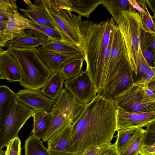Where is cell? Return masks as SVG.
I'll return each mask as SVG.
<instances>
[{"label": "cell", "instance_id": "cell-25", "mask_svg": "<svg viewBox=\"0 0 155 155\" xmlns=\"http://www.w3.org/2000/svg\"><path fill=\"white\" fill-rule=\"evenodd\" d=\"M101 4L109 12L114 20L120 12L134 9L128 0H103Z\"/></svg>", "mask_w": 155, "mask_h": 155}, {"label": "cell", "instance_id": "cell-38", "mask_svg": "<svg viewBox=\"0 0 155 155\" xmlns=\"http://www.w3.org/2000/svg\"><path fill=\"white\" fill-rule=\"evenodd\" d=\"M101 155H119L114 144H112Z\"/></svg>", "mask_w": 155, "mask_h": 155}, {"label": "cell", "instance_id": "cell-46", "mask_svg": "<svg viewBox=\"0 0 155 155\" xmlns=\"http://www.w3.org/2000/svg\"><path fill=\"white\" fill-rule=\"evenodd\" d=\"M3 79V78L0 73V80Z\"/></svg>", "mask_w": 155, "mask_h": 155}, {"label": "cell", "instance_id": "cell-44", "mask_svg": "<svg viewBox=\"0 0 155 155\" xmlns=\"http://www.w3.org/2000/svg\"><path fill=\"white\" fill-rule=\"evenodd\" d=\"M5 151L2 149L0 150V155H5Z\"/></svg>", "mask_w": 155, "mask_h": 155}, {"label": "cell", "instance_id": "cell-11", "mask_svg": "<svg viewBox=\"0 0 155 155\" xmlns=\"http://www.w3.org/2000/svg\"><path fill=\"white\" fill-rule=\"evenodd\" d=\"M17 101L34 110L50 112L54 108L56 101L44 96L40 90L25 89L15 93Z\"/></svg>", "mask_w": 155, "mask_h": 155}, {"label": "cell", "instance_id": "cell-3", "mask_svg": "<svg viewBox=\"0 0 155 155\" xmlns=\"http://www.w3.org/2000/svg\"><path fill=\"white\" fill-rule=\"evenodd\" d=\"M114 21L122 36L131 70L136 76L137 71L142 67L145 65H150L144 58L140 47L142 28L140 16L134 9L120 12Z\"/></svg>", "mask_w": 155, "mask_h": 155}, {"label": "cell", "instance_id": "cell-43", "mask_svg": "<svg viewBox=\"0 0 155 155\" xmlns=\"http://www.w3.org/2000/svg\"><path fill=\"white\" fill-rule=\"evenodd\" d=\"M49 152L50 155H75L73 153H69L62 152L49 151Z\"/></svg>", "mask_w": 155, "mask_h": 155}, {"label": "cell", "instance_id": "cell-27", "mask_svg": "<svg viewBox=\"0 0 155 155\" xmlns=\"http://www.w3.org/2000/svg\"><path fill=\"white\" fill-rule=\"evenodd\" d=\"M144 12L139 15L142 24L143 30L145 31L155 35V17L152 16L148 10L145 0H136Z\"/></svg>", "mask_w": 155, "mask_h": 155}, {"label": "cell", "instance_id": "cell-45", "mask_svg": "<svg viewBox=\"0 0 155 155\" xmlns=\"http://www.w3.org/2000/svg\"><path fill=\"white\" fill-rule=\"evenodd\" d=\"M4 50L2 48V47L0 46V54H1L3 51Z\"/></svg>", "mask_w": 155, "mask_h": 155}, {"label": "cell", "instance_id": "cell-9", "mask_svg": "<svg viewBox=\"0 0 155 155\" xmlns=\"http://www.w3.org/2000/svg\"><path fill=\"white\" fill-rule=\"evenodd\" d=\"M65 87L79 103L86 104L97 94L87 73L83 71L74 78L64 82Z\"/></svg>", "mask_w": 155, "mask_h": 155}, {"label": "cell", "instance_id": "cell-24", "mask_svg": "<svg viewBox=\"0 0 155 155\" xmlns=\"http://www.w3.org/2000/svg\"><path fill=\"white\" fill-rule=\"evenodd\" d=\"M40 47L47 51L66 54H73L80 52L76 46L61 40H49Z\"/></svg>", "mask_w": 155, "mask_h": 155}, {"label": "cell", "instance_id": "cell-22", "mask_svg": "<svg viewBox=\"0 0 155 155\" xmlns=\"http://www.w3.org/2000/svg\"><path fill=\"white\" fill-rule=\"evenodd\" d=\"M146 129L139 127L130 140L120 149L119 155H138L139 150L144 143Z\"/></svg>", "mask_w": 155, "mask_h": 155}, {"label": "cell", "instance_id": "cell-30", "mask_svg": "<svg viewBox=\"0 0 155 155\" xmlns=\"http://www.w3.org/2000/svg\"><path fill=\"white\" fill-rule=\"evenodd\" d=\"M31 23L33 28L32 29L45 35L48 38L49 40L63 41L61 35L58 31L40 25L34 21H31Z\"/></svg>", "mask_w": 155, "mask_h": 155}, {"label": "cell", "instance_id": "cell-15", "mask_svg": "<svg viewBox=\"0 0 155 155\" xmlns=\"http://www.w3.org/2000/svg\"><path fill=\"white\" fill-rule=\"evenodd\" d=\"M35 50L38 56L51 73L59 72L61 66L67 61L83 58L80 52L66 54L47 51L39 47L35 48Z\"/></svg>", "mask_w": 155, "mask_h": 155}, {"label": "cell", "instance_id": "cell-19", "mask_svg": "<svg viewBox=\"0 0 155 155\" xmlns=\"http://www.w3.org/2000/svg\"><path fill=\"white\" fill-rule=\"evenodd\" d=\"M65 81L64 77L60 72L52 73L40 91L48 98L56 101L64 89Z\"/></svg>", "mask_w": 155, "mask_h": 155}, {"label": "cell", "instance_id": "cell-34", "mask_svg": "<svg viewBox=\"0 0 155 155\" xmlns=\"http://www.w3.org/2000/svg\"><path fill=\"white\" fill-rule=\"evenodd\" d=\"M155 123L147 127L146 133L143 144H155Z\"/></svg>", "mask_w": 155, "mask_h": 155}, {"label": "cell", "instance_id": "cell-33", "mask_svg": "<svg viewBox=\"0 0 155 155\" xmlns=\"http://www.w3.org/2000/svg\"><path fill=\"white\" fill-rule=\"evenodd\" d=\"M111 144H104L99 146H91L79 155H101Z\"/></svg>", "mask_w": 155, "mask_h": 155}, {"label": "cell", "instance_id": "cell-26", "mask_svg": "<svg viewBox=\"0 0 155 155\" xmlns=\"http://www.w3.org/2000/svg\"><path fill=\"white\" fill-rule=\"evenodd\" d=\"M25 155H50L41 139L31 135L26 140Z\"/></svg>", "mask_w": 155, "mask_h": 155}, {"label": "cell", "instance_id": "cell-17", "mask_svg": "<svg viewBox=\"0 0 155 155\" xmlns=\"http://www.w3.org/2000/svg\"><path fill=\"white\" fill-rule=\"evenodd\" d=\"M103 0H53L60 8L77 13L78 15L89 18L91 14L101 4Z\"/></svg>", "mask_w": 155, "mask_h": 155}, {"label": "cell", "instance_id": "cell-41", "mask_svg": "<svg viewBox=\"0 0 155 155\" xmlns=\"http://www.w3.org/2000/svg\"><path fill=\"white\" fill-rule=\"evenodd\" d=\"M146 4L149 8L151 9L155 17V0H145Z\"/></svg>", "mask_w": 155, "mask_h": 155}, {"label": "cell", "instance_id": "cell-14", "mask_svg": "<svg viewBox=\"0 0 155 155\" xmlns=\"http://www.w3.org/2000/svg\"><path fill=\"white\" fill-rule=\"evenodd\" d=\"M49 40L45 35L33 29H28L8 41L5 47L12 50L35 48Z\"/></svg>", "mask_w": 155, "mask_h": 155}, {"label": "cell", "instance_id": "cell-39", "mask_svg": "<svg viewBox=\"0 0 155 155\" xmlns=\"http://www.w3.org/2000/svg\"><path fill=\"white\" fill-rule=\"evenodd\" d=\"M128 1L132 7L136 11L137 10V12L139 14L142 13L144 12V10L142 8L136 0H128Z\"/></svg>", "mask_w": 155, "mask_h": 155}, {"label": "cell", "instance_id": "cell-23", "mask_svg": "<svg viewBox=\"0 0 155 155\" xmlns=\"http://www.w3.org/2000/svg\"><path fill=\"white\" fill-rule=\"evenodd\" d=\"M84 61L83 58L69 60L62 65L59 72L62 74L65 80L71 79L79 75L83 71Z\"/></svg>", "mask_w": 155, "mask_h": 155}, {"label": "cell", "instance_id": "cell-21", "mask_svg": "<svg viewBox=\"0 0 155 155\" xmlns=\"http://www.w3.org/2000/svg\"><path fill=\"white\" fill-rule=\"evenodd\" d=\"M17 101L15 92L6 85L0 86V130Z\"/></svg>", "mask_w": 155, "mask_h": 155}, {"label": "cell", "instance_id": "cell-7", "mask_svg": "<svg viewBox=\"0 0 155 155\" xmlns=\"http://www.w3.org/2000/svg\"><path fill=\"white\" fill-rule=\"evenodd\" d=\"M34 110L17 101L4 120L0 130V150L2 149L18 133Z\"/></svg>", "mask_w": 155, "mask_h": 155}, {"label": "cell", "instance_id": "cell-16", "mask_svg": "<svg viewBox=\"0 0 155 155\" xmlns=\"http://www.w3.org/2000/svg\"><path fill=\"white\" fill-rule=\"evenodd\" d=\"M31 20L19 13L18 9H15L9 14L4 35L8 41L12 40L28 29L33 28Z\"/></svg>", "mask_w": 155, "mask_h": 155}, {"label": "cell", "instance_id": "cell-20", "mask_svg": "<svg viewBox=\"0 0 155 155\" xmlns=\"http://www.w3.org/2000/svg\"><path fill=\"white\" fill-rule=\"evenodd\" d=\"M33 128L31 135L42 139L52 121L53 115L51 112L34 110Z\"/></svg>", "mask_w": 155, "mask_h": 155}, {"label": "cell", "instance_id": "cell-31", "mask_svg": "<svg viewBox=\"0 0 155 155\" xmlns=\"http://www.w3.org/2000/svg\"><path fill=\"white\" fill-rule=\"evenodd\" d=\"M16 0H0V21L7 22L9 14L18 9Z\"/></svg>", "mask_w": 155, "mask_h": 155}, {"label": "cell", "instance_id": "cell-36", "mask_svg": "<svg viewBox=\"0 0 155 155\" xmlns=\"http://www.w3.org/2000/svg\"><path fill=\"white\" fill-rule=\"evenodd\" d=\"M138 154L140 155H155V144H143Z\"/></svg>", "mask_w": 155, "mask_h": 155}, {"label": "cell", "instance_id": "cell-8", "mask_svg": "<svg viewBox=\"0 0 155 155\" xmlns=\"http://www.w3.org/2000/svg\"><path fill=\"white\" fill-rule=\"evenodd\" d=\"M132 72L128 60L122 62L98 94L113 101L115 96L127 89L134 83Z\"/></svg>", "mask_w": 155, "mask_h": 155}, {"label": "cell", "instance_id": "cell-28", "mask_svg": "<svg viewBox=\"0 0 155 155\" xmlns=\"http://www.w3.org/2000/svg\"><path fill=\"white\" fill-rule=\"evenodd\" d=\"M140 47L143 55L146 61L152 67H155V52L151 48L148 42V33L141 30Z\"/></svg>", "mask_w": 155, "mask_h": 155}, {"label": "cell", "instance_id": "cell-13", "mask_svg": "<svg viewBox=\"0 0 155 155\" xmlns=\"http://www.w3.org/2000/svg\"><path fill=\"white\" fill-rule=\"evenodd\" d=\"M0 73L3 79L11 83L20 81L21 78V66L13 50L7 49L0 54Z\"/></svg>", "mask_w": 155, "mask_h": 155}, {"label": "cell", "instance_id": "cell-4", "mask_svg": "<svg viewBox=\"0 0 155 155\" xmlns=\"http://www.w3.org/2000/svg\"><path fill=\"white\" fill-rule=\"evenodd\" d=\"M21 71L20 85L25 89L40 90L51 73L42 62L35 48L13 50Z\"/></svg>", "mask_w": 155, "mask_h": 155}, {"label": "cell", "instance_id": "cell-35", "mask_svg": "<svg viewBox=\"0 0 155 155\" xmlns=\"http://www.w3.org/2000/svg\"><path fill=\"white\" fill-rule=\"evenodd\" d=\"M155 67H150L146 74L134 83L147 85L152 79L155 76Z\"/></svg>", "mask_w": 155, "mask_h": 155}, {"label": "cell", "instance_id": "cell-42", "mask_svg": "<svg viewBox=\"0 0 155 155\" xmlns=\"http://www.w3.org/2000/svg\"><path fill=\"white\" fill-rule=\"evenodd\" d=\"M148 88L155 93V76L154 77L147 85Z\"/></svg>", "mask_w": 155, "mask_h": 155}, {"label": "cell", "instance_id": "cell-18", "mask_svg": "<svg viewBox=\"0 0 155 155\" xmlns=\"http://www.w3.org/2000/svg\"><path fill=\"white\" fill-rule=\"evenodd\" d=\"M72 126V124L70 123L48 140L49 151L73 153L71 148Z\"/></svg>", "mask_w": 155, "mask_h": 155}, {"label": "cell", "instance_id": "cell-5", "mask_svg": "<svg viewBox=\"0 0 155 155\" xmlns=\"http://www.w3.org/2000/svg\"><path fill=\"white\" fill-rule=\"evenodd\" d=\"M48 12L54 20L63 41L79 49L82 42L79 29V15L69 10L60 8L53 0H43Z\"/></svg>", "mask_w": 155, "mask_h": 155}, {"label": "cell", "instance_id": "cell-2", "mask_svg": "<svg viewBox=\"0 0 155 155\" xmlns=\"http://www.w3.org/2000/svg\"><path fill=\"white\" fill-rule=\"evenodd\" d=\"M79 16L78 28L81 36L79 49L86 64L85 71L96 90L97 94L107 82L108 64L105 53L110 39L113 19L99 23L83 21Z\"/></svg>", "mask_w": 155, "mask_h": 155}, {"label": "cell", "instance_id": "cell-10", "mask_svg": "<svg viewBox=\"0 0 155 155\" xmlns=\"http://www.w3.org/2000/svg\"><path fill=\"white\" fill-rule=\"evenodd\" d=\"M154 123L155 111L131 112L117 107L116 131L132 127H147Z\"/></svg>", "mask_w": 155, "mask_h": 155}, {"label": "cell", "instance_id": "cell-37", "mask_svg": "<svg viewBox=\"0 0 155 155\" xmlns=\"http://www.w3.org/2000/svg\"><path fill=\"white\" fill-rule=\"evenodd\" d=\"M7 23V22L0 21V46L2 48L5 47L6 44L8 41L4 34Z\"/></svg>", "mask_w": 155, "mask_h": 155}, {"label": "cell", "instance_id": "cell-1", "mask_svg": "<svg viewBox=\"0 0 155 155\" xmlns=\"http://www.w3.org/2000/svg\"><path fill=\"white\" fill-rule=\"evenodd\" d=\"M117 107L97 94L72 124L71 148L79 155L91 146L110 144L116 131Z\"/></svg>", "mask_w": 155, "mask_h": 155}, {"label": "cell", "instance_id": "cell-40", "mask_svg": "<svg viewBox=\"0 0 155 155\" xmlns=\"http://www.w3.org/2000/svg\"><path fill=\"white\" fill-rule=\"evenodd\" d=\"M155 35L148 33V38L149 43L151 48L154 52H155Z\"/></svg>", "mask_w": 155, "mask_h": 155}, {"label": "cell", "instance_id": "cell-32", "mask_svg": "<svg viewBox=\"0 0 155 155\" xmlns=\"http://www.w3.org/2000/svg\"><path fill=\"white\" fill-rule=\"evenodd\" d=\"M6 147L5 155H21V141L18 137L12 140Z\"/></svg>", "mask_w": 155, "mask_h": 155}, {"label": "cell", "instance_id": "cell-12", "mask_svg": "<svg viewBox=\"0 0 155 155\" xmlns=\"http://www.w3.org/2000/svg\"><path fill=\"white\" fill-rule=\"evenodd\" d=\"M26 9L19 8V10L30 20L58 31L54 20L47 10L43 0H24ZM59 32V31H58Z\"/></svg>", "mask_w": 155, "mask_h": 155}, {"label": "cell", "instance_id": "cell-6", "mask_svg": "<svg viewBox=\"0 0 155 155\" xmlns=\"http://www.w3.org/2000/svg\"><path fill=\"white\" fill-rule=\"evenodd\" d=\"M116 107L131 112L155 111V100L149 97L144 85L134 83L116 96L113 101Z\"/></svg>", "mask_w": 155, "mask_h": 155}, {"label": "cell", "instance_id": "cell-29", "mask_svg": "<svg viewBox=\"0 0 155 155\" xmlns=\"http://www.w3.org/2000/svg\"><path fill=\"white\" fill-rule=\"evenodd\" d=\"M138 127H132L117 130V139L114 144L118 153L137 131Z\"/></svg>", "mask_w": 155, "mask_h": 155}]
</instances>
